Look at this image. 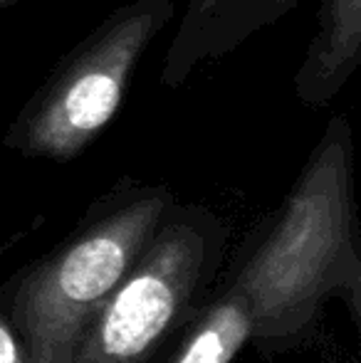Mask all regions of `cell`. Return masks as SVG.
<instances>
[{
  "instance_id": "6da1fadb",
  "label": "cell",
  "mask_w": 361,
  "mask_h": 363,
  "mask_svg": "<svg viewBox=\"0 0 361 363\" xmlns=\"http://www.w3.org/2000/svg\"><path fill=\"white\" fill-rule=\"evenodd\" d=\"M354 235V136L342 114L324 126L287 198L231 282L250 309L252 344L282 349L299 341L334 294L359 316Z\"/></svg>"
},
{
  "instance_id": "7a4b0ae2",
  "label": "cell",
  "mask_w": 361,
  "mask_h": 363,
  "mask_svg": "<svg viewBox=\"0 0 361 363\" xmlns=\"http://www.w3.org/2000/svg\"><path fill=\"white\" fill-rule=\"evenodd\" d=\"M176 203L171 188L121 181L77 233L23 274L8 319L25 363H65L106 296L126 277Z\"/></svg>"
},
{
  "instance_id": "3957f363",
  "label": "cell",
  "mask_w": 361,
  "mask_h": 363,
  "mask_svg": "<svg viewBox=\"0 0 361 363\" xmlns=\"http://www.w3.org/2000/svg\"><path fill=\"white\" fill-rule=\"evenodd\" d=\"M174 18L176 0H129L111 10L20 106L3 146L55 163L87 151L116 119L134 69Z\"/></svg>"
},
{
  "instance_id": "277c9868",
  "label": "cell",
  "mask_w": 361,
  "mask_h": 363,
  "mask_svg": "<svg viewBox=\"0 0 361 363\" xmlns=\"http://www.w3.org/2000/svg\"><path fill=\"white\" fill-rule=\"evenodd\" d=\"M226 238V223L211 208L174 203L65 363H149L196 314L198 294L221 264Z\"/></svg>"
},
{
  "instance_id": "5b68a950",
  "label": "cell",
  "mask_w": 361,
  "mask_h": 363,
  "mask_svg": "<svg viewBox=\"0 0 361 363\" xmlns=\"http://www.w3.org/2000/svg\"><path fill=\"white\" fill-rule=\"evenodd\" d=\"M361 60V0H322L317 33L294 72V94L309 109L332 104Z\"/></svg>"
},
{
  "instance_id": "8992f818",
  "label": "cell",
  "mask_w": 361,
  "mask_h": 363,
  "mask_svg": "<svg viewBox=\"0 0 361 363\" xmlns=\"http://www.w3.org/2000/svg\"><path fill=\"white\" fill-rule=\"evenodd\" d=\"M252 319L240 291L228 287L221 296L188 319L171 363H231L250 341Z\"/></svg>"
},
{
  "instance_id": "52a82bcc",
  "label": "cell",
  "mask_w": 361,
  "mask_h": 363,
  "mask_svg": "<svg viewBox=\"0 0 361 363\" xmlns=\"http://www.w3.org/2000/svg\"><path fill=\"white\" fill-rule=\"evenodd\" d=\"M238 3L240 0H188L161 69V82L166 86H183L196 67L213 62V45Z\"/></svg>"
},
{
  "instance_id": "ba28073f",
  "label": "cell",
  "mask_w": 361,
  "mask_h": 363,
  "mask_svg": "<svg viewBox=\"0 0 361 363\" xmlns=\"http://www.w3.org/2000/svg\"><path fill=\"white\" fill-rule=\"evenodd\" d=\"M294 5H297V0H240L235 13L223 25L221 35L213 45V60L240 48L248 38H252L257 30L277 23Z\"/></svg>"
},
{
  "instance_id": "9c48e42d",
  "label": "cell",
  "mask_w": 361,
  "mask_h": 363,
  "mask_svg": "<svg viewBox=\"0 0 361 363\" xmlns=\"http://www.w3.org/2000/svg\"><path fill=\"white\" fill-rule=\"evenodd\" d=\"M0 363H25L23 346L5 311H0Z\"/></svg>"
},
{
  "instance_id": "30bf717a",
  "label": "cell",
  "mask_w": 361,
  "mask_h": 363,
  "mask_svg": "<svg viewBox=\"0 0 361 363\" xmlns=\"http://www.w3.org/2000/svg\"><path fill=\"white\" fill-rule=\"evenodd\" d=\"M20 0H0V10H5V8H13V5H18Z\"/></svg>"
}]
</instances>
